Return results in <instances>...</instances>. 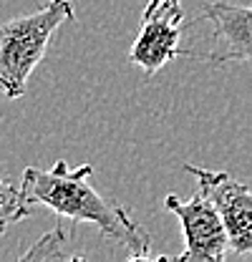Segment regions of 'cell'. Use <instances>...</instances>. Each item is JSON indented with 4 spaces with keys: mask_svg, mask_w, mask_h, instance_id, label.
I'll return each instance as SVG.
<instances>
[{
    "mask_svg": "<svg viewBox=\"0 0 252 262\" xmlns=\"http://www.w3.org/2000/svg\"><path fill=\"white\" fill-rule=\"evenodd\" d=\"M91 177H94L91 164L71 169L63 159H58L51 169L28 166L23 171L20 189L33 207L40 204L56 212L61 220L91 222L109 242L124 247L131 260H149L152 257L149 232L126 212V207L119 199L101 194L91 184Z\"/></svg>",
    "mask_w": 252,
    "mask_h": 262,
    "instance_id": "1",
    "label": "cell"
},
{
    "mask_svg": "<svg viewBox=\"0 0 252 262\" xmlns=\"http://www.w3.org/2000/svg\"><path fill=\"white\" fill-rule=\"evenodd\" d=\"M73 18L71 0H48L35 13L0 23V91L10 101L26 96L28 81L43 61L53 33Z\"/></svg>",
    "mask_w": 252,
    "mask_h": 262,
    "instance_id": "2",
    "label": "cell"
},
{
    "mask_svg": "<svg viewBox=\"0 0 252 262\" xmlns=\"http://www.w3.org/2000/svg\"><path fill=\"white\" fill-rule=\"evenodd\" d=\"M166 212H172L184 234V252L177 257L179 262H222L229 252V237L215 204L202 194L182 199L166 194Z\"/></svg>",
    "mask_w": 252,
    "mask_h": 262,
    "instance_id": "3",
    "label": "cell"
},
{
    "mask_svg": "<svg viewBox=\"0 0 252 262\" xmlns=\"http://www.w3.org/2000/svg\"><path fill=\"white\" fill-rule=\"evenodd\" d=\"M182 0H149L141 13V31L129 51V61L146 76H154L169 61L182 56Z\"/></svg>",
    "mask_w": 252,
    "mask_h": 262,
    "instance_id": "4",
    "label": "cell"
},
{
    "mask_svg": "<svg viewBox=\"0 0 252 262\" xmlns=\"http://www.w3.org/2000/svg\"><path fill=\"white\" fill-rule=\"evenodd\" d=\"M184 169L197 177L199 192L220 212L229 237V250L235 255H252V187L227 171L202 169L194 164H184Z\"/></svg>",
    "mask_w": 252,
    "mask_h": 262,
    "instance_id": "5",
    "label": "cell"
},
{
    "mask_svg": "<svg viewBox=\"0 0 252 262\" xmlns=\"http://www.w3.org/2000/svg\"><path fill=\"white\" fill-rule=\"evenodd\" d=\"M202 20L212 23V51L207 56L209 63H252V5L215 0L204 5Z\"/></svg>",
    "mask_w": 252,
    "mask_h": 262,
    "instance_id": "6",
    "label": "cell"
},
{
    "mask_svg": "<svg viewBox=\"0 0 252 262\" xmlns=\"http://www.w3.org/2000/svg\"><path fill=\"white\" fill-rule=\"evenodd\" d=\"M33 212V204L26 199L20 187H13L10 182H5L0 177V237L5 234V229L20 220H26Z\"/></svg>",
    "mask_w": 252,
    "mask_h": 262,
    "instance_id": "7",
    "label": "cell"
},
{
    "mask_svg": "<svg viewBox=\"0 0 252 262\" xmlns=\"http://www.w3.org/2000/svg\"><path fill=\"white\" fill-rule=\"evenodd\" d=\"M66 242V229L56 227L51 229L48 234H43L33 247H28L23 252L20 260H81V255H68L61 245Z\"/></svg>",
    "mask_w": 252,
    "mask_h": 262,
    "instance_id": "8",
    "label": "cell"
}]
</instances>
